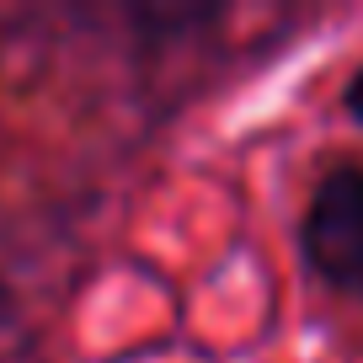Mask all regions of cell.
I'll use <instances>...</instances> for the list:
<instances>
[{
    "label": "cell",
    "instance_id": "cell-1",
    "mask_svg": "<svg viewBox=\"0 0 363 363\" xmlns=\"http://www.w3.org/2000/svg\"><path fill=\"white\" fill-rule=\"evenodd\" d=\"M299 251L331 289L363 299V166H342L310 193Z\"/></svg>",
    "mask_w": 363,
    "mask_h": 363
},
{
    "label": "cell",
    "instance_id": "cell-2",
    "mask_svg": "<svg viewBox=\"0 0 363 363\" xmlns=\"http://www.w3.org/2000/svg\"><path fill=\"white\" fill-rule=\"evenodd\" d=\"M342 102H347V118H352V123H363V69L347 80V96H342Z\"/></svg>",
    "mask_w": 363,
    "mask_h": 363
}]
</instances>
